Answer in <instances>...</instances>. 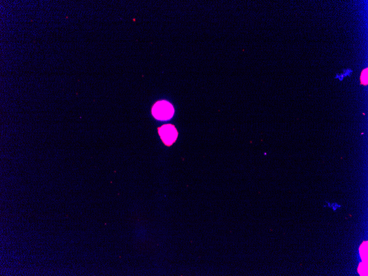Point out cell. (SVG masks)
I'll list each match as a JSON object with an SVG mask.
<instances>
[{
    "mask_svg": "<svg viewBox=\"0 0 368 276\" xmlns=\"http://www.w3.org/2000/svg\"><path fill=\"white\" fill-rule=\"evenodd\" d=\"M152 115L156 120L168 121L174 114V107L166 100L158 101L155 104L152 110Z\"/></svg>",
    "mask_w": 368,
    "mask_h": 276,
    "instance_id": "6da1fadb",
    "label": "cell"
},
{
    "mask_svg": "<svg viewBox=\"0 0 368 276\" xmlns=\"http://www.w3.org/2000/svg\"><path fill=\"white\" fill-rule=\"evenodd\" d=\"M158 133L162 142L168 146L174 143L178 136L176 127L170 124H167L159 128Z\"/></svg>",
    "mask_w": 368,
    "mask_h": 276,
    "instance_id": "7a4b0ae2",
    "label": "cell"
},
{
    "mask_svg": "<svg viewBox=\"0 0 368 276\" xmlns=\"http://www.w3.org/2000/svg\"><path fill=\"white\" fill-rule=\"evenodd\" d=\"M360 81L362 84L366 86L368 84V68L362 72L360 76Z\"/></svg>",
    "mask_w": 368,
    "mask_h": 276,
    "instance_id": "3957f363",
    "label": "cell"
}]
</instances>
